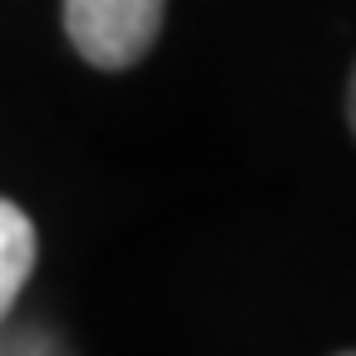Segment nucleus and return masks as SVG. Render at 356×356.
Wrapping results in <instances>:
<instances>
[{"mask_svg": "<svg viewBox=\"0 0 356 356\" xmlns=\"http://www.w3.org/2000/svg\"><path fill=\"white\" fill-rule=\"evenodd\" d=\"M341 356H351V351H341Z\"/></svg>", "mask_w": 356, "mask_h": 356, "instance_id": "nucleus-3", "label": "nucleus"}, {"mask_svg": "<svg viewBox=\"0 0 356 356\" xmlns=\"http://www.w3.org/2000/svg\"><path fill=\"white\" fill-rule=\"evenodd\" d=\"M30 273H35V222L25 218L20 203L0 198V322L10 317Z\"/></svg>", "mask_w": 356, "mask_h": 356, "instance_id": "nucleus-2", "label": "nucleus"}, {"mask_svg": "<svg viewBox=\"0 0 356 356\" xmlns=\"http://www.w3.org/2000/svg\"><path fill=\"white\" fill-rule=\"evenodd\" d=\"M168 0H65V35L95 70L139 65L163 30Z\"/></svg>", "mask_w": 356, "mask_h": 356, "instance_id": "nucleus-1", "label": "nucleus"}]
</instances>
